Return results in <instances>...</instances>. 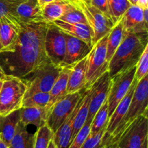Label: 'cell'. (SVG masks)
Segmentation results:
<instances>
[{
    "label": "cell",
    "instance_id": "1",
    "mask_svg": "<svg viewBox=\"0 0 148 148\" xmlns=\"http://www.w3.org/2000/svg\"><path fill=\"white\" fill-rule=\"evenodd\" d=\"M48 23L21 21L14 41L0 49V66L6 76L23 79L36 69L50 62L44 49Z\"/></svg>",
    "mask_w": 148,
    "mask_h": 148
},
{
    "label": "cell",
    "instance_id": "2",
    "mask_svg": "<svg viewBox=\"0 0 148 148\" xmlns=\"http://www.w3.org/2000/svg\"><path fill=\"white\" fill-rule=\"evenodd\" d=\"M148 32H126L121 44L108 64V72L111 78L119 72L137 65L147 43Z\"/></svg>",
    "mask_w": 148,
    "mask_h": 148
},
{
    "label": "cell",
    "instance_id": "3",
    "mask_svg": "<svg viewBox=\"0 0 148 148\" xmlns=\"http://www.w3.org/2000/svg\"><path fill=\"white\" fill-rule=\"evenodd\" d=\"M148 106V75H146L137 82L127 114L111 136V146L114 145L129 126L139 116L147 114Z\"/></svg>",
    "mask_w": 148,
    "mask_h": 148
},
{
    "label": "cell",
    "instance_id": "4",
    "mask_svg": "<svg viewBox=\"0 0 148 148\" xmlns=\"http://www.w3.org/2000/svg\"><path fill=\"white\" fill-rule=\"evenodd\" d=\"M79 10L86 19L88 26L93 33L94 45L98 40L108 34L114 23L90 2V0H66Z\"/></svg>",
    "mask_w": 148,
    "mask_h": 148
},
{
    "label": "cell",
    "instance_id": "5",
    "mask_svg": "<svg viewBox=\"0 0 148 148\" xmlns=\"http://www.w3.org/2000/svg\"><path fill=\"white\" fill-rule=\"evenodd\" d=\"M62 69L60 66L48 62L23 78L27 87L24 98L36 92H50Z\"/></svg>",
    "mask_w": 148,
    "mask_h": 148
},
{
    "label": "cell",
    "instance_id": "6",
    "mask_svg": "<svg viewBox=\"0 0 148 148\" xmlns=\"http://www.w3.org/2000/svg\"><path fill=\"white\" fill-rule=\"evenodd\" d=\"M26 89L21 79L6 76L0 92V115L5 116L20 109Z\"/></svg>",
    "mask_w": 148,
    "mask_h": 148
},
{
    "label": "cell",
    "instance_id": "7",
    "mask_svg": "<svg viewBox=\"0 0 148 148\" xmlns=\"http://www.w3.org/2000/svg\"><path fill=\"white\" fill-rule=\"evenodd\" d=\"M108 35L95 43L88 56L85 88H90L92 84L108 71L106 60V45Z\"/></svg>",
    "mask_w": 148,
    "mask_h": 148
},
{
    "label": "cell",
    "instance_id": "8",
    "mask_svg": "<svg viewBox=\"0 0 148 148\" xmlns=\"http://www.w3.org/2000/svg\"><path fill=\"white\" fill-rule=\"evenodd\" d=\"M44 49L49 62L62 68L66 54V39L63 32L51 23H48L45 35Z\"/></svg>",
    "mask_w": 148,
    "mask_h": 148
},
{
    "label": "cell",
    "instance_id": "9",
    "mask_svg": "<svg viewBox=\"0 0 148 148\" xmlns=\"http://www.w3.org/2000/svg\"><path fill=\"white\" fill-rule=\"evenodd\" d=\"M84 90L85 89L80 92L66 94L52 106L49 110L46 124L53 133L73 111Z\"/></svg>",
    "mask_w": 148,
    "mask_h": 148
},
{
    "label": "cell",
    "instance_id": "10",
    "mask_svg": "<svg viewBox=\"0 0 148 148\" xmlns=\"http://www.w3.org/2000/svg\"><path fill=\"white\" fill-rule=\"evenodd\" d=\"M147 136V114H144L134 120L112 146L114 148H142Z\"/></svg>",
    "mask_w": 148,
    "mask_h": 148
},
{
    "label": "cell",
    "instance_id": "11",
    "mask_svg": "<svg viewBox=\"0 0 148 148\" xmlns=\"http://www.w3.org/2000/svg\"><path fill=\"white\" fill-rule=\"evenodd\" d=\"M136 66L137 65L131 66L111 78V88L107 98L109 117L113 114L117 105L128 92L134 79Z\"/></svg>",
    "mask_w": 148,
    "mask_h": 148
},
{
    "label": "cell",
    "instance_id": "12",
    "mask_svg": "<svg viewBox=\"0 0 148 148\" xmlns=\"http://www.w3.org/2000/svg\"><path fill=\"white\" fill-rule=\"evenodd\" d=\"M111 85V77L107 71L90 87V100L87 123H91L98 110L107 101Z\"/></svg>",
    "mask_w": 148,
    "mask_h": 148
},
{
    "label": "cell",
    "instance_id": "13",
    "mask_svg": "<svg viewBox=\"0 0 148 148\" xmlns=\"http://www.w3.org/2000/svg\"><path fill=\"white\" fill-rule=\"evenodd\" d=\"M64 34L66 39V54L62 64V68L71 67L88 56L92 47L80 39L64 33Z\"/></svg>",
    "mask_w": 148,
    "mask_h": 148
},
{
    "label": "cell",
    "instance_id": "14",
    "mask_svg": "<svg viewBox=\"0 0 148 148\" xmlns=\"http://www.w3.org/2000/svg\"><path fill=\"white\" fill-rule=\"evenodd\" d=\"M85 91V89L73 111L69 114V116L62 123V125L58 128V130L53 133L52 140H53V143H55L57 148H69V147L71 140H72L74 121H75L77 113L82 102V100H83Z\"/></svg>",
    "mask_w": 148,
    "mask_h": 148
},
{
    "label": "cell",
    "instance_id": "15",
    "mask_svg": "<svg viewBox=\"0 0 148 148\" xmlns=\"http://www.w3.org/2000/svg\"><path fill=\"white\" fill-rule=\"evenodd\" d=\"M88 56H85L70 67L67 83V93L80 92L85 89Z\"/></svg>",
    "mask_w": 148,
    "mask_h": 148
},
{
    "label": "cell",
    "instance_id": "16",
    "mask_svg": "<svg viewBox=\"0 0 148 148\" xmlns=\"http://www.w3.org/2000/svg\"><path fill=\"white\" fill-rule=\"evenodd\" d=\"M51 23L66 34L80 39L91 47H93V33L88 25L82 23H69L60 20H56L51 22Z\"/></svg>",
    "mask_w": 148,
    "mask_h": 148
},
{
    "label": "cell",
    "instance_id": "17",
    "mask_svg": "<svg viewBox=\"0 0 148 148\" xmlns=\"http://www.w3.org/2000/svg\"><path fill=\"white\" fill-rule=\"evenodd\" d=\"M123 25L126 32H148V25L143 18V9L137 5L131 4L121 17Z\"/></svg>",
    "mask_w": 148,
    "mask_h": 148
},
{
    "label": "cell",
    "instance_id": "18",
    "mask_svg": "<svg viewBox=\"0 0 148 148\" xmlns=\"http://www.w3.org/2000/svg\"><path fill=\"white\" fill-rule=\"evenodd\" d=\"M137 82H138L137 81V79H134L130 89H129L128 92L124 95V98L121 99L119 103L117 105V106L116 107L115 110L114 111L113 114L109 117L108 125H107L106 128V132L109 135V137H111V134L114 133V132L115 131L116 127H118L120 121L122 120V119L124 118L125 114H127L129 106H130V102H131L133 94H134L135 88L137 87Z\"/></svg>",
    "mask_w": 148,
    "mask_h": 148
},
{
    "label": "cell",
    "instance_id": "19",
    "mask_svg": "<svg viewBox=\"0 0 148 148\" xmlns=\"http://www.w3.org/2000/svg\"><path fill=\"white\" fill-rule=\"evenodd\" d=\"M49 110L47 107H22L20 108V122L25 126L30 124L36 130L46 124Z\"/></svg>",
    "mask_w": 148,
    "mask_h": 148
},
{
    "label": "cell",
    "instance_id": "20",
    "mask_svg": "<svg viewBox=\"0 0 148 148\" xmlns=\"http://www.w3.org/2000/svg\"><path fill=\"white\" fill-rule=\"evenodd\" d=\"M20 121V109L5 116L0 115V138L10 146Z\"/></svg>",
    "mask_w": 148,
    "mask_h": 148
},
{
    "label": "cell",
    "instance_id": "21",
    "mask_svg": "<svg viewBox=\"0 0 148 148\" xmlns=\"http://www.w3.org/2000/svg\"><path fill=\"white\" fill-rule=\"evenodd\" d=\"M17 14L20 21L29 22L44 21L42 17L41 7L37 0H25L17 8Z\"/></svg>",
    "mask_w": 148,
    "mask_h": 148
},
{
    "label": "cell",
    "instance_id": "22",
    "mask_svg": "<svg viewBox=\"0 0 148 148\" xmlns=\"http://www.w3.org/2000/svg\"><path fill=\"white\" fill-rule=\"evenodd\" d=\"M70 72V67L62 68V71L59 73L57 79L55 81L54 84L52 86L50 92V101L47 108L50 110L52 106L57 102L59 99L66 95L67 93V83L69 79V75Z\"/></svg>",
    "mask_w": 148,
    "mask_h": 148
},
{
    "label": "cell",
    "instance_id": "23",
    "mask_svg": "<svg viewBox=\"0 0 148 148\" xmlns=\"http://www.w3.org/2000/svg\"><path fill=\"white\" fill-rule=\"evenodd\" d=\"M124 35L125 30L121 17L113 26L108 35L106 45V60L108 63L112 58L117 48L122 42Z\"/></svg>",
    "mask_w": 148,
    "mask_h": 148
},
{
    "label": "cell",
    "instance_id": "24",
    "mask_svg": "<svg viewBox=\"0 0 148 148\" xmlns=\"http://www.w3.org/2000/svg\"><path fill=\"white\" fill-rule=\"evenodd\" d=\"M25 0H0V19H4L20 28L21 21L17 14V8Z\"/></svg>",
    "mask_w": 148,
    "mask_h": 148
},
{
    "label": "cell",
    "instance_id": "25",
    "mask_svg": "<svg viewBox=\"0 0 148 148\" xmlns=\"http://www.w3.org/2000/svg\"><path fill=\"white\" fill-rule=\"evenodd\" d=\"M34 138L35 133L29 132L27 126H25L20 121L9 148H33Z\"/></svg>",
    "mask_w": 148,
    "mask_h": 148
},
{
    "label": "cell",
    "instance_id": "26",
    "mask_svg": "<svg viewBox=\"0 0 148 148\" xmlns=\"http://www.w3.org/2000/svg\"><path fill=\"white\" fill-rule=\"evenodd\" d=\"M69 3L66 0H56L46 4L41 8L42 17L46 23H51L59 20L65 10L67 8Z\"/></svg>",
    "mask_w": 148,
    "mask_h": 148
},
{
    "label": "cell",
    "instance_id": "27",
    "mask_svg": "<svg viewBox=\"0 0 148 148\" xmlns=\"http://www.w3.org/2000/svg\"><path fill=\"white\" fill-rule=\"evenodd\" d=\"M90 100V88H85V95H84L83 100L81 103L80 107L78 110L77 115L75 118L73 124V130H72V140L74 139V137L76 136L78 132L81 130L84 124L86 122L87 118L88 115V111H89V104Z\"/></svg>",
    "mask_w": 148,
    "mask_h": 148
},
{
    "label": "cell",
    "instance_id": "28",
    "mask_svg": "<svg viewBox=\"0 0 148 148\" xmlns=\"http://www.w3.org/2000/svg\"><path fill=\"white\" fill-rule=\"evenodd\" d=\"M107 127L96 133L90 132L80 148H105L111 146L110 137L106 132Z\"/></svg>",
    "mask_w": 148,
    "mask_h": 148
},
{
    "label": "cell",
    "instance_id": "29",
    "mask_svg": "<svg viewBox=\"0 0 148 148\" xmlns=\"http://www.w3.org/2000/svg\"><path fill=\"white\" fill-rule=\"evenodd\" d=\"M20 28L4 19H0V43L1 49L11 44L18 35Z\"/></svg>",
    "mask_w": 148,
    "mask_h": 148
},
{
    "label": "cell",
    "instance_id": "30",
    "mask_svg": "<svg viewBox=\"0 0 148 148\" xmlns=\"http://www.w3.org/2000/svg\"><path fill=\"white\" fill-rule=\"evenodd\" d=\"M109 119L107 101L98 110L90 124V133H96L107 127Z\"/></svg>",
    "mask_w": 148,
    "mask_h": 148
},
{
    "label": "cell",
    "instance_id": "31",
    "mask_svg": "<svg viewBox=\"0 0 148 148\" xmlns=\"http://www.w3.org/2000/svg\"><path fill=\"white\" fill-rule=\"evenodd\" d=\"M110 16L114 23H116L126 10L131 6L129 0H107Z\"/></svg>",
    "mask_w": 148,
    "mask_h": 148
},
{
    "label": "cell",
    "instance_id": "32",
    "mask_svg": "<svg viewBox=\"0 0 148 148\" xmlns=\"http://www.w3.org/2000/svg\"><path fill=\"white\" fill-rule=\"evenodd\" d=\"M49 101V92H36L23 98L22 107H47Z\"/></svg>",
    "mask_w": 148,
    "mask_h": 148
},
{
    "label": "cell",
    "instance_id": "33",
    "mask_svg": "<svg viewBox=\"0 0 148 148\" xmlns=\"http://www.w3.org/2000/svg\"><path fill=\"white\" fill-rule=\"evenodd\" d=\"M53 135V132L47 124H46L40 127L35 133L33 148H47Z\"/></svg>",
    "mask_w": 148,
    "mask_h": 148
},
{
    "label": "cell",
    "instance_id": "34",
    "mask_svg": "<svg viewBox=\"0 0 148 148\" xmlns=\"http://www.w3.org/2000/svg\"><path fill=\"white\" fill-rule=\"evenodd\" d=\"M59 20L69 23H82V24L88 25L86 19L83 14L69 3L63 15Z\"/></svg>",
    "mask_w": 148,
    "mask_h": 148
},
{
    "label": "cell",
    "instance_id": "35",
    "mask_svg": "<svg viewBox=\"0 0 148 148\" xmlns=\"http://www.w3.org/2000/svg\"><path fill=\"white\" fill-rule=\"evenodd\" d=\"M148 69V45L146 46L140 56V59L137 62L136 66V72L134 75V79H137V82L140 80L147 75Z\"/></svg>",
    "mask_w": 148,
    "mask_h": 148
},
{
    "label": "cell",
    "instance_id": "36",
    "mask_svg": "<svg viewBox=\"0 0 148 148\" xmlns=\"http://www.w3.org/2000/svg\"><path fill=\"white\" fill-rule=\"evenodd\" d=\"M90 124L91 123L85 122L83 127L71 142L69 148H80L82 147V144L90 132Z\"/></svg>",
    "mask_w": 148,
    "mask_h": 148
},
{
    "label": "cell",
    "instance_id": "37",
    "mask_svg": "<svg viewBox=\"0 0 148 148\" xmlns=\"http://www.w3.org/2000/svg\"><path fill=\"white\" fill-rule=\"evenodd\" d=\"M90 2L91 3L92 5H93L94 7H96L97 9H98L100 11L102 12L103 14H105L112 21V20H111V16H110L109 11H108L107 0H90ZM113 23H114V22H113ZM114 24H115V23H114Z\"/></svg>",
    "mask_w": 148,
    "mask_h": 148
},
{
    "label": "cell",
    "instance_id": "38",
    "mask_svg": "<svg viewBox=\"0 0 148 148\" xmlns=\"http://www.w3.org/2000/svg\"><path fill=\"white\" fill-rule=\"evenodd\" d=\"M137 5L142 9L148 8V0H138Z\"/></svg>",
    "mask_w": 148,
    "mask_h": 148
},
{
    "label": "cell",
    "instance_id": "39",
    "mask_svg": "<svg viewBox=\"0 0 148 148\" xmlns=\"http://www.w3.org/2000/svg\"><path fill=\"white\" fill-rule=\"evenodd\" d=\"M53 1H56V0H37L38 3V4L40 5V7L41 8L43 7H44L45 5H46V4H49V3L52 2Z\"/></svg>",
    "mask_w": 148,
    "mask_h": 148
},
{
    "label": "cell",
    "instance_id": "40",
    "mask_svg": "<svg viewBox=\"0 0 148 148\" xmlns=\"http://www.w3.org/2000/svg\"><path fill=\"white\" fill-rule=\"evenodd\" d=\"M143 18L145 24L148 25V8L143 9Z\"/></svg>",
    "mask_w": 148,
    "mask_h": 148
},
{
    "label": "cell",
    "instance_id": "41",
    "mask_svg": "<svg viewBox=\"0 0 148 148\" xmlns=\"http://www.w3.org/2000/svg\"><path fill=\"white\" fill-rule=\"evenodd\" d=\"M0 148H9V146L0 138Z\"/></svg>",
    "mask_w": 148,
    "mask_h": 148
},
{
    "label": "cell",
    "instance_id": "42",
    "mask_svg": "<svg viewBox=\"0 0 148 148\" xmlns=\"http://www.w3.org/2000/svg\"><path fill=\"white\" fill-rule=\"evenodd\" d=\"M47 148H57V147L56 146V145H55V143H53V140H51V141L49 142V145H48Z\"/></svg>",
    "mask_w": 148,
    "mask_h": 148
},
{
    "label": "cell",
    "instance_id": "43",
    "mask_svg": "<svg viewBox=\"0 0 148 148\" xmlns=\"http://www.w3.org/2000/svg\"><path fill=\"white\" fill-rule=\"evenodd\" d=\"M5 77H6L5 74L4 73V72H3L2 69H1V66H0V80H1V79H4Z\"/></svg>",
    "mask_w": 148,
    "mask_h": 148
},
{
    "label": "cell",
    "instance_id": "44",
    "mask_svg": "<svg viewBox=\"0 0 148 148\" xmlns=\"http://www.w3.org/2000/svg\"><path fill=\"white\" fill-rule=\"evenodd\" d=\"M129 1H130V2L132 5H137V3L138 1V0H129Z\"/></svg>",
    "mask_w": 148,
    "mask_h": 148
},
{
    "label": "cell",
    "instance_id": "45",
    "mask_svg": "<svg viewBox=\"0 0 148 148\" xmlns=\"http://www.w3.org/2000/svg\"><path fill=\"white\" fill-rule=\"evenodd\" d=\"M147 142H148V139L145 141V143H143V147L142 148H147Z\"/></svg>",
    "mask_w": 148,
    "mask_h": 148
},
{
    "label": "cell",
    "instance_id": "46",
    "mask_svg": "<svg viewBox=\"0 0 148 148\" xmlns=\"http://www.w3.org/2000/svg\"><path fill=\"white\" fill-rule=\"evenodd\" d=\"M4 79H1V80H0V92H1V88H2V85H3V82H4Z\"/></svg>",
    "mask_w": 148,
    "mask_h": 148
},
{
    "label": "cell",
    "instance_id": "47",
    "mask_svg": "<svg viewBox=\"0 0 148 148\" xmlns=\"http://www.w3.org/2000/svg\"><path fill=\"white\" fill-rule=\"evenodd\" d=\"M1 49V43H0V49Z\"/></svg>",
    "mask_w": 148,
    "mask_h": 148
},
{
    "label": "cell",
    "instance_id": "48",
    "mask_svg": "<svg viewBox=\"0 0 148 148\" xmlns=\"http://www.w3.org/2000/svg\"><path fill=\"white\" fill-rule=\"evenodd\" d=\"M111 147V146H109V147H105V148H110Z\"/></svg>",
    "mask_w": 148,
    "mask_h": 148
},
{
    "label": "cell",
    "instance_id": "49",
    "mask_svg": "<svg viewBox=\"0 0 148 148\" xmlns=\"http://www.w3.org/2000/svg\"><path fill=\"white\" fill-rule=\"evenodd\" d=\"M110 148H114V147H113V146H111V147H110Z\"/></svg>",
    "mask_w": 148,
    "mask_h": 148
}]
</instances>
